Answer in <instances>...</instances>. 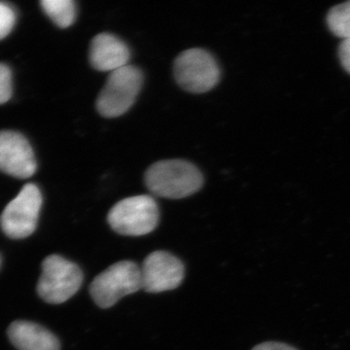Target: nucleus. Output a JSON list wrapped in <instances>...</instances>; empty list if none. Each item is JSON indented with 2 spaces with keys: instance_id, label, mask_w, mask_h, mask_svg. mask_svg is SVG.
<instances>
[{
  "instance_id": "1",
  "label": "nucleus",
  "mask_w": 350,
  "mask_h": 350,
  "mask_svg": "<svg viewBox=\"0 0 350 350\" xmlns=\"http://www.w3.org/2000/svg\"><path fill=\"white\" fill-rule=\"evenodd\" d=\"M145 185L152 194L165 199L190 197L204 184L202 172L183 160H165L153 163L145 172Z\"/></svg>"
},
{
  "instance_id": "4",
  "label": "nucleus",
  "mask_w": 350,
  "mask_h": 350,
  "mask_svg": "<svg viewBox=\"0 0 350 350\" xmlns=\"http://www.w3.org/2000/svg\"><path fill=\"white\" fill-rule=\"evenodd\" d=\"M142 289V273L137 262H115L100 273L90 286V294L101 308H109L120 299Z\"/></svg>"
},
{
  "instance_id": "9",
  "label": "nucleus",
  "mask_w": 350,
  "mask_h": 350,
  "mask_svg": "<svg viewBox=\"0 0 350 350\" xmlns=\"http://www.w3.org/2000/svg\"><path fill=\"white\" fill-rule=\"evenodd\" d=\"M0 170L24 179L36 170V160L27 138L12 131H0Z\"/></svg>"
},
{
  "instance_id": "15",
  "label": "nucleus",
  "mask_w": 350,
  "mask_h": 350,
  "mask_svg": "<svg viewBox=\"0 0 350 350\" xmlns=\"http://www.w3.org/2000/svg\"><path fill=\"white\" fill-rule=\"evenodd\" d=\"M12 96V75L8 66L0 64V105L10 100Z\"/></svg>"
},
{
  "instance_id": "11",
  "label": "nucleus",
  "mask_w": 350,
  "mask_h": 350,
  "mask_svg": "<svg viewBox=\"0 0 350 350\" xmlns=\"http://www.w3.org/2000/svg\"><path fill=\"white\" fill-rule=\"evenodd\" d=\"M8 337L19 350H59L61 345L54 334L38 324L15 321L9 326Z\"/></svg>"
},
{
  "instance_id": "13",
  "label": "nucleus",
  "mask_w": 350,
  "mask_h": 350,
  "mask_svg": "<svg viewBox=\"0 0 350 350\" xmlns=\"http://www.w3.org/2000/svg\"><path fill=\"white\" fill-rule=\"evenodd\" d=\"M327 25L338 38H350V1L333 7L327 16Z\"/></svg>"
},
{
  "instance_id": "5",
  "label": "nucleus",
  "mask_w": 350,
  "mask_h": 350,
  "mask_svg": "<svg viewBox=\"0 0 350 350\" xmlns=\"http://www.w3.org/2000/svg\"><path fill=\"white\" fill-rule=\"evenodd\" d=\"M83 282L81 269L59 255H50L42 262L38 293L46 303L63 304L77 293Z\"/></svg>"
},
{
  "instance_id": "14",
  "label": "nucleus",
  "mask_w": 350,
  "mask_h": 350,
  "mask_svg": "<svg viewBox=\"0 0 350 350\" xmlns=\"http://www.w3.org/2000/svg\"><path fill=\"white\" fill-rule=\"evenodd\" d=\"M15 12L10 6L0 2V40L5 38L15 25Z\"/></svg>"
},
{
  "instance_id": "2",
  "label": "nucleus",
  "mask_w": 350,
  "mask_h": 350,
  "mask_svg": "<svg viewBox=\"0 0 350 350\" xmlns=\"http://www.w3.org/2000/svg\"><path fill=\"white\" fill-rule=\"evenodd\" d=\"M142 84L144 75L137 66L128 64L113 71L96 100L98 113L105 118H116L125 114L135 105Z\"/></svg>"
},
{
  "instance_id": "3",
  "label": "nucleus",
  "mask_w": 350,
  "mask_h": 350,
  "mask_svg": "<svg viewBox=\"0 0 350 350\" xmlns=\"http://www.w3.org/2000/svg\"><path fill=\"white\" fill-rule=\"evenodd\" d=\"M160 219L158 204L148 195L120 200L110 209L107 221L113 231L122 236L140 237L150 234Z\"/></svg>"
},
{
  "instance_id": "8",
  "label": "nucleus",
  "mask_w": 350,
  "mask_h": 350,
  "mask_svg": "<svg viewBox=\"0 0 350 350\" xmlns=\"http://www.w3.org/2000/svg\"><path fill=\"white\" fill-rule=\"evenodd\" d=\"M142 289L161 293L179 286L185 275L183 262L167 251H155L145 258L140 268Z\"/></svg>"
},
{
  "instance_id": "17",
  "label": "nucleus",
  "mask_w": 350,
  "mask_h": 350,
  "mask_svg": "<svg viewBox=\"0 0 350 350\" xmlns=\"http://www.w3.org/2000/svg\"><path fill=\"white\" fill-rule=\"evenodd\" d=\"M252 350H297L294 347H290L282 342H262L261 345H258Z\"/></svg>"
},
{
  "instance_id": "6",
  "label": "nucleus",
  "mask_w": 350,
  "mask_h": 350,
  "mask_svg": "<svg viewBox=\"0 0 350 350\" xmlns=\"http://www.w3.org/2000/svg\"><path fill=\"white\" fill-rule=\"evenodd\" d=\"M174 77L189 93L204 94L220 80V68L211 53L200 48L184 51L175 59Z\"/></svg>"
},
{
  "instance_id": "10",
  "label": "nucleus",
  "mask_w": 350,
  "mask_h": 350,
  "mask_svg": "<svg viewBox=\"0 0 350 350\" xmlns=\"http://www.w3.org/2000/svg\"><path fill=\"white\" fill-rule=\"evenodd\" d=\"M130 59L128 45L113 34L100 33L92 40L90 63L96 70L111 73L128 66Z\"/></svg>"
},
{
  "instance_id": "7",
  "label": "nucleus",
  "mask_w": 350,
  "mask_h": 350,
  "mask_svg": "<svg viewBox=\"0 0 350 350\" xmlns=\"http://www.w3.org/2000/svg\"><path fill=\"white\" fill-rule=\"evenodd\" d=\"M42 196L34 184H27L15 199L11 200L1 216L2 231L11 239L27 238L38 227Z\"/></svg>"
},
{
  "instance_id": "12",
  "label": "nucleus",
  "mask_w": 350,
  "mask_h": 350,
  "mask_svg": "<svg viewBox=\"0 0 350 350\" xmlns=\"http://www.w3.org/2000/svg\"><path fill=\"white\" fill-rule=\"evenodd\" d=\"M41 6L50 19L62 29L75 23L76 6L72 0H43Z\"/></svg>"
},
{
  "instance_id": "16",
  "label": "nucleus",
  "mask_w": 350,
  "mask_h": 350,
  "mask_svg": "<svg viewBox=\"0 0 350 350\" xmlns=\"http://www.w3.org/2000/svg\"><path fill=\"white\" fill-rule=\"evenodd\" d=\"M338 57L342 68L350 75V38L342 40L338 48Z\"/></svg>"
}]
</instances>
